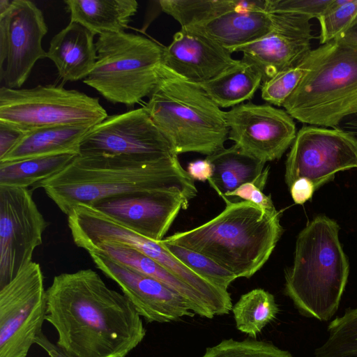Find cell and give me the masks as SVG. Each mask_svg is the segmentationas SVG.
<instances>
[{
    "mask_svg": "<svg viewBox=\"0 0 357 357\" xmlns=\"http://www.w3.org/2000/svg\"><path fill=\"white\" fill-rule=\"evenodd\" d=\"M46 297L56 344L72 357H126L146 336L131 301L92 269L54 276Z\"/></svg>",
    "mask_w": 357,
    "mask_h": 357,
    "instance_id": "1",
    "label": "cell"
},
{
    "mask_svg": "<svg viewBox=\"0 0 357 357\" xmlns=\"http://www.w3.org/2000/svg\"><path fill=\"white\" fill-rule=\"evenodd\" d=\"M42 188L66 215L76 206L91 205L128 193L171 190L189 202L197 193L178 157L146 161L111 155H76L62 170L33 186Z\"/></svg>",
    "mask_w": 357,
    "mask_h": 357,
    "instance_id": "2",
    "label": "cell"
},
{
    "mask_svg": "<svg viewBox=\"0 0 357 357\" xmlns=\"http://www.w3.org/2000/svg\"><path fill=\"white\" fill-rule=\"evenodd\" d=\"M225 202L215 218L163 241L209 257L237 278H249L268 261L282 234L280 214L269 215L248 201Z\"/></svg>",
    "mask_w": 357,
    "mask_h": 357,
    "instance_id": "3",
    "label": "cell"
},
{
    "mask_svg": "<svg viewBox=\"0 0 357 357\" xmlns=\"http://www.w3.org/2000/svg\"><path fill=\"white\" fill-rule=\"evenodd\" d=\"M336 221L319 215L299 233L284 292L305 317L328 321L337 312L349 272Z\"/></svg>",
    "mask_w": 357,
    "mask_h": 357,
    "instance_id": "4",
    "label": "cell"
},
{
    "mask_svg": "<svg viewBox=\"0 0 357 357\" xmlns=\"http://www.w3.org/2000/svg\"><path fill=\"white\" fill-rule=\"evenodd\" d=\"M158 73L144 108L176 153L208 156L225 148L229 131L225 112L197 84L161 64Z\"/></svg>",
    "mask_w": 357,
    "mask_h": 357,
    "instance_id": "5",
    "label": "cell"
},
{
    "mask_svg": "<svg viewBox=\"0 0 357 357\" xmlns=\"http://www.w3.org/2000/svg\"><path fill=\"white\" fill-rule=\"evenodd\" d=\"M305 72L282 107L298 121L335 128L357 113V48L333 40L301 61Z\"/></svg>",
    "mask_w": 357,
    "mask_h": 357,
    "instance_id": "6",
    "label": "cell"
},
{
    "mask_svg": "<svg viewBox=\"0 0 357 357\" xmlns=\"http://www.w3.org/2000/svg\"><path fill=\"white\" fill-rule=\"evenodd\" d=\"M96 63L83 79L107 101L132 107L155 87L162 48L139 35L123 32L100 35Z\"/></svg>",
    "mask_w": 357,
    "mask_h": 357,
    "instance_id": "7",
    "label": "cell"
},
{
    "mask_svg": "<svg viewBox=\"0 0 357 357\" xmlns=\"http://www.w3.org/2000/svg\"><path fill=\"white\" fill-rule=\"evenodd\" d=\"M107 116L98 98L67 89L63 84L0 88V121L26 132L60 126H94Z\"/></svg>",
    "mask_w": 357,
    "mask_h": 357,
    "instance_id": "8",
    "label": "cell"
},
{
    "mask_svg": "<svg viewBox=\"0 0 357 357\" xmlns=\"http://www.w3.org/2000/svg\"><path fill=\"white\" fill-rule=\"evenodd\" d=\"M46 314L43 274L32 261L0 288V357H27Z\"/></svg>",
    "mask_w": 357,
    "mask_h": 357,
    "instance_id": "9",
    "label": "cell"
},
{
    "mask_svg": "<svg viewBox=\"0 0 357 357\" xmlns=\"http://www.w3.org/2000/svg\"><path fill=\"white\" fill-rule=\"evenodd\" d=\"M79 155H111L157 161L178 157L144 107L108 116L83 138Z\"/></svg>",
    "mask_w": 357,
    "mask_h": 357,
    "instance_id": "10",
    "label": "cell"
},
{
    "mask_svg": "<svg viewBox=\"0 0 357 357\" xmlns=\"http://www.w3.org/2000/svg\"><path fill=\"white\" fill-rule=\"evenodd\" d=\"M357 167V142L333 128L304 126L298 132L285 162L284 179L289 188L305 178L317 190L337 172Z\"/></svg>",
    "mask_w": 357,
    "mask_h": 357,
    "instance_id": "11",
    "label": "cell"
},
{
    "mask_svg": "<svg viewBox=\"0 0 357 357\" xmlns=\"http://www.w3.org/2000/svg\"><path fill=\"white\" fill-rule=\"evenodd\" d=\"M48 225L31 190L0 185V288L32 261Z\"/></svg>",
    "mask_w": 357,
    "mask_h": 357,
    "instance_id": "12",
    "label": "cell"
},
{
    "mask_svg": "<svg viewBox=\"0 0 357 357\" xmlns=\"http://www.w3.org/2000/svg\"><path fill=\"white\" fill-rule=\"evenodd\" d=\"M48 31L42 10L29 0H13L0 14V81L20 89L35 63L47 57L42 40Z\"/></svg>",
    "mask_w": 357,
    "mask_h": 357,
    "instance_id": "13",
    "label": "cell"
},
{
    "mask_svg": "<svg viewBox=\"0 0 357 357\" xmlns=\"http://www.w3.org/2000/svg\"><path fill=\"white\" fill-rule=\"evenodd\" d=\"M228 139L244 153L264 163L280 159L297 132L294 119L269 104L248 102L225 112Z\"/></svg>",
    "mask_w": 357,
    "mask_h": 357,
    "instance_id": "14",
    "label": "cell"
},
{
    "mask_svg": "<svg viewBox=\"0 0 357 357\" xmlns=\"http://www.w3.org/2000/svg\"><path fill=\"white\" fill-rule=\"evenodd\" d=\"M189 201L171 190L142 191L98 200L91 205L116 223L159 242Z\"/></svg>",
    "mask_w": 357,
    "mask_h": 357,
    "instance_id": "15",
    "label": "cell"
},
{
    "mask_svg": "<svg viewBox=\"0 0 357 357\" xmlns=\"http://www.w3.org/2000/svg\"><path fill=\"white\" fill-rule=\"evenodd\" d=\"M272 14L273 26L266 35L232 52L243 53L241 61L256 69L263 82L300 63L312 50L310 41L314 38L308 18Z\"/></svg>",
    "mask_w": 357,
    "mask_h": 357,
    "instance_id": "16",
    "label": "cell"
},
{
    "mask_svg": "<svg viewBox=\"0 0 357 357\" xmlns=\"http://www.w3.org/2000/svg\"><path fill=\"white\" fill-rule=\"evenodd\" d=\"M96 267L114 281L147 323H169L195 314L190 303L159 281L98 252H89Z\"/></svg>",
    "mask_w": 357,
    "mask_h": 357,
    "instance_id": "17",
    "label": "cell"
},
{
    "mask_svg": "<svg viewBox=\"0 0 357 357\" xmlns=\"http://www.w3.org/2000/svg\"><path fill=\"white\" fill-rule=\"evenodd\" d=\"M240 62L212 40L181 29L162 48L161 65L189 82L200 84Z\"/></svg>",
    "mask_w": 357,
    "mask_h": 357,
    "instance_id": "18",
    "label": "cell"
},
{
    "mask_svg": "<svg viewBox=\"0 0 357 357\" xmlns=\"http://www.w3.org/2000/svg\"><path fill=\"white\" fill-rule=\"evenodd\" d=\"M265 3L245 1L240 8L181 29L205 37L232 54L236 48L257 40L271 29L273 14L266 10Z\"/></svg>",
    "mask_w": 357,
    "mask_h": 357,
    "instance_id": "19",
    "label": "cell"
},
{
    "mask_svg": "<svg viewBox=\"0 0 357 357\" xmlns=\"http://www.w3.org/2000/svg\"><path fill=\"white\" fill-rule=\"evenodd\" d=\"M47 57L63 82L85 79L97 61L94 35L76 22L68 24L51 40Z\"/></svg>",
    "mask_w": 357,
    "mask_h": 357,
    "instance_id": "20",
    "label": "cell"
},
{
    "mask_svg": "<svg viewBox=\"0 0 357 357\" xmlns=\"http://www.w3.org/2000/svg\"><path fill=\"white\" fill-rule=\"evenodd\" d=\"M149 276L180 294L192 305L195 314L212 319L215 317L206 299L193 288L171 273L158 262L130 247L117 243L99 245L93 250Z\"/></svg>",
    "mask_w": 357,
    "mask_h": 357,
    "instance_id": "21",
    "label": "cell"
},
{
    "mask_svg": "<svg viewBox=\"0 0 357 357\" xmlns=\"http://www.w3.org/2000/svg\"><path fill=\"white\" fill-rule=\"evenodd\" d=\"M92 127L60 126L27 131L0 162L61 154L78 155L80 144Z\"/></svg>",
    "mask_w": 357,
    "mask_h": 357,
    "instance_id": "22",
    "label": "cell"
},
{
    "mask_svg": "<svg viewBox=\"0 0 357 357\" xmlns=\"http://www.w3.org/2000/svg\"><path fill=\"white\" fill-rule=\"evenodd\" d=\"M213 167L210 185L224 199L229 192L246 183H252L264 190L269 167L241 151L234 144L206 157Z\"/></svg>",
    "mask_w": 357,
    "mask_h": 357,
    "instance_id": "23",
    "label": "cell"
},
{
    "mask_svg": "<svg viewBox=\"0 0 357 357\" xmlns=\"http://www.w3.org/2000/svg\"><path fill=\"white\" fill-rule=\"evenodd\" d=\"M70 22L95 35L123 32L137 12L135 0H66Z\"/></svg>",
    "mask_w": 357,
    "mask_h": 357,
    "instance_id": "24",
    "label": "cell"
},
{
    "mask_svg": "<svg viewBox=\"0 0 357 357\" xmlns=\"http://www.w3.org/2000/svg\"><path fill=\"white\" fill-rule=\"evenodd\" d=\"M262 82L261 74L241 60L217 77L197 84L219 107L226 108L252 99Z\"/></svg>",
    "mask_w": 357,
    "mask_h": 357,
    "instance_id": "25",
    "label": "cell"
},
{
    "mask_svg": "<svg viewBox=\"0 0 357 357\" xmlns=\"http://www.w3.org/2000/svg\"><path fill=\"white\" fill-rule=\"evenodd\" d=\"M76 155L61 154L0 162V185L33 186L59 172Z\"/></svg>",
    "mask_w": 357,
    "mask_h": 357,
    "instance_id": "26",
    "label": "cell"
},
{
    "mask_svg": "<svg viewBox=\"0 0 357 357\" xmlns=\"http://www.w3.org/2000/svg\"><path fill=\"white\" fill-rule=\"evenodd\" d=\"M231 310L236 328L253 339L279 312L274 296L261 288L243 294Z\"/></svg>",
    "mask_w": 357,
    "mask_h": 357,
    "instance_id": "27",
    "label": "cell"
},
{
    "mask_svg": "<svg viewBox=\"0 0 357 357\" xmlns=\"http://www.w3.org/2000/svg\"><path fill=\"white\" fill-rule=\"evenodd\" d=\"M237 0H160L161 10L186 29L205 22L225 12L243 6Z\"/></svg>",
    "mask_w": 357,
    "mask_h": 357,
    "instance_id": "28",
    "label": "cell"
},
{
    "mask_svg": "<svg viewBox=\"0 0 357 357\" xmlns=\"http://www.w3.org/2000/svg\"><path fill=\"white\" fill-rule=\"evenodd\" d=\"M326 341L314 357H357V307L350 308L330 322Z\"/></svg>",
    "mask_w": 357,
    "mask_h": 357,
    "instance_id": "29",
    "label": "cell"
},
{
    "mask_svg": "<svg viewBox=\"0 0 357 357\" xmlns=\"http://www.w3.org/2000/svg\"><path fill=\"white\" fill-rule=\"evenodd\" d=\"M161 241L186 266L220 288L227 289L237 278L232 273L202 254L163 240Z\"/></svg>",
    "mask_w": 357,
    "mask_h": 357,
    "instance_id": "30",
    "label": "cell"
},
{
    "mask_svg": "<svg viewBox=\"0 0 357 357\" xmlns=\"http://www.w3.org/2000/svg\"><path fill=\"white\" fill-rule=\"evenodd\" d=\"M202 357H294L272 343L245 339H226L208 347Z\"/></svg>",
    "mask_w": 357,
    "mask_h": 357,
    "instance_id": "31",
    "label": "cell"
},
{
    "mask_svg": "<svg viewBox=\"0 0 357 357\" xmlns=\"http://www.w3.org/2000/svg\"><path fill=\"white\" fill-rule=\"evenodd\" d=\"M357 15V0H332L317 18L320 24V45L337 39Z\"/></svg>",
    "mask_w": 357,
    "mask_h": 357,
    "instance_id": "32",
    "label": "cell"
},
{
    "mask_svg": "<svg viewBox=\"0 0 357 357\" xmlns=\"http://www.w3.org/2000/svg\"><path fill=\"white\" fill-rule=\"evenodd\" d=\"M305 72V68L301 62L263 82L261 88L262 98L271 105L282 106L299 84Z\"/></svg>",
    "mask_w": 357,
    "mask_h": 357,
    "instance_id": "33",
    "label": "cell"
},
{
    "mask_svg": "<svg viewBox=\"0 0 357 357\" xmlns=\"http://www.w3.org/2000/svg\"><path fill=\"white\" fill-rule=\"evenodd\" d=\"M332 0H266V10L270 13H284L318 18Z\"/></svg>",
    "mask_w": 357,
    "mask_h": 357,
    "instance_id": "34",
    "label": "cell"
},
{
    "mask_svg": "<svg viewBox=\"0 0 357 357\" xmlns=\"http://www.w3.org/2000/svg\"><path fill=\"white\" fill-rule=\"evenodd\" d=\"M237 197L243 201H248L259 206L263 211L271 215L280 214L275 207L271 196L266 195L263 190L252 183H246L235 190L229 192L223 199Z\"/></svg>",
    "mask_w": 357,
    "mask_h": 357,
    "instance_id": "35",
    "label": "cell"
},
{
    "mask_svg": "<svg viewBox=\"0 0 357 357\" xmlns=\"http://www.w3.org/2000/svg\"><path fill=\"white\" fill-rule=\"evenodd\" d=\"M26 132L14 125L0 121V160L17 144Z\"/></svg>",
    "mask_w": 357,
    "mask_h": 357,
    "instance_id": "36",
    "label": "cell"
},
{
    "mask_svg": "<svg viewBox=\"0 0 357 357\" xmlns=\"http://www.w3.org/2000/svg\"><path fill=\"white\" fill-rule=\"evenodd\" d=\"M289 188L292 199L297 204L310 200L315 191L313 185L305 178L296 180Z\"/></svg>",
    "mask_w": 357,
    "mask_h": 357,
    "instance_id": "37",
    "label": "cell"
},
{
    "mask_svg": "<svg viewBox=\"0 0 357 357\" xmlns=\"http://www.w3.org/2000/svg\"><path fill=\"white\" fill-rule=\"evenodd\" d=\"M186 171L193 180L204 182L212 177L213 167L210 160L206 158L189 162Z\"/></svg>",
    "mask_w": 357,
    "mask_h": 357,
    "instance_id": "38",
    "label": "cell"
},
{
    "mask_svg": "<svg viewBox=\"0 0 357 357\" xmlns=\"http://www.w3.org/2000/svg\"><path fill=\"white\" fill-rule=\"evenodd\" d=\"M36 344L46 352L48 357H72L64 353L56 344L52 342L43 333L37 337Z\"/></svg>",
    "mask_w": 357,
    "mask_h": 357,
    "instance_id": "39",
    "label": "cell"
},
{
    "mask_svg": "<svg viewBox=\"0 0 357 357\" xmlns=\"http://www.w3.org/2000/svg\"><path fill=\"white\" fill-rule=\"evenodd\" d=\"M334 128H337L347 132L357 142V113L345 117Z\"/></svg>",
    "mask_w": 357,
    "mask_h": 357,
    "instance_id": "40",
    "label": "cell"
},
{
    "mask_svg": "<svg viewBox=\"0 0 357 357\" xmlns=\"http://www.w3.org/2000/svg\"><path fill=\"white\" fill-rule=\"evenodd\" d=\"M335 40L357 48V15L346 31Z\"/></svg>",
    "mask_w": 357,
    "mask_h": 357,
    "instance_id": "41",
    "label": "cell"
},
{
    "mask_svg": "<svg viewBox=\"0 0 357 357\" xmlns=\"http://www.w3.org/2000/svg\"><path fill=\"white\" fill-rule=\"evenodd\" d=\"M11 1L8 0H0V14L8 9L11 3Z\"/></svg>",
    "mask_w": 357,
    "mask_h": 357,
    "instance_id": "42",
    "label": "cell"
}]
</instances>
